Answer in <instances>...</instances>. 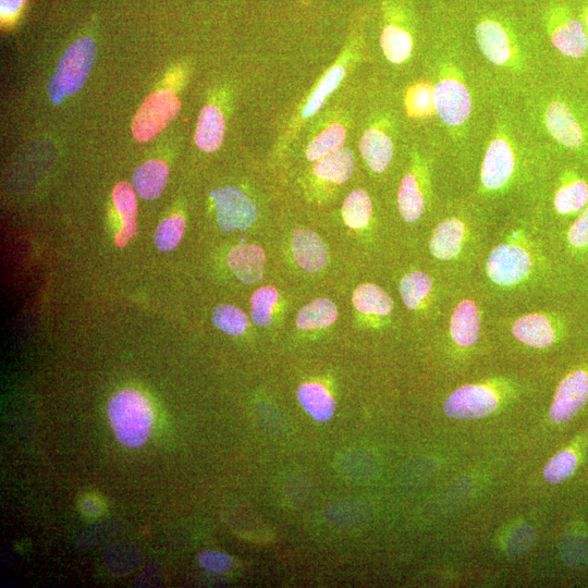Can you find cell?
<instances>
[{
    "mask_svg": "<svg viewBox=\"0 0 588 588\" xmlns=\"http://www.w3.org/2000/svg\"><path fill=\"white\" fill-rule=\"evenodd\" d=\"M544 124L552 138L566 148L577 149L586 142L583 124L569 106L563 101L555 100L548 105L544 111Z\"/></svg>",
    "mask_w": 588,
    "mask_h": 588,
    "instance_id": "12",
    "label": "cell"
},
{
    "mask_svg": "<svg viewBox=\"0 0 588 588\" xmlns=\"http://www.w3.org/2000/svg\"><path fill=\"white\" fill-rule=\"evenodd\" d=\"M465 237L464 222L456 217L446 218L434 228L431 234L430 252L438 259H453L460 254Z\"/></svg>",
    "mask_w": 588,
    "mask_h": 588,
    "instance_id": "15",
    "label": "cell"
},
{
    "mask_svg": "<svg viewBox=\"0 0 588 588\" xmlns=\"http://www.w3.org/2000/svg\"><path fill=\"white\" fill-rule=\"evenodd\" d=\"M515 168V154L510 139L504 134L494 136L486 150L480 181L488 191L503 187L512 177Z\"/></svg>",
    "mask_w": 588,
    "mask_h": 588,
    "instance_id": "11",
    "label": "cell"
},
{
    "mask_svg": "<svg viewBox=\"0 0 588 588\" xmlns=\"http://www.w3.org/2000/svg\"><path fill=\"white\" fill-rule=\"evenodd\" d=\"M397 208L402 218L416 222L425 211V196L415 173H406L402 179L397 193Z\"/></svg>",
    "mask_w": 588,
    "mask_h": 588,
    "instance_id": "26",
    "label": "cell"
},
{
    "mask_svg": "<svg viewBox=\"0 0 588 588\" xmlns=\"http://www.w3.org/2000/svg\"><path fill=\"white\" fill-rule=\"evenodd\" d=\"M567 242L574 249L588 246V205L580 211L567 231Z\"/></svg>",
    "mask_w": 588,
    "mask_h": 588,
    "instance_id": "39",
    "label": "cell"
},
{
    "mask_svg": "<svg viewBox=\"0 0 588 588\" xmlns=\"http://www.w3.org/2000/svg\"><path fill=\"white\" fill-rule=\"evenodd\" d=\"M579 19L583 22V25L585 27V30L588 35V1H586L579 12Z\"/></svg>",
    "mask_w": 588,
    "mask_h": 588,
    "instance_id": "41",
    "label": "cell"
},
{
    "mask_svg": "<svg viewBox=\"0 0 588 588\" xmlns=\"http://www.w3.org/2000/svg\"><path fill=\"white\" fill-rule=\"evenodd\" d=\"M400 13L388 15V23L382 29L380 45L385 58L395 64L404 62L412 53L413 37L408 28L402 26Z\"/></svg>",
    "mask_w": 588,
    "mask_h": 588,
    "instance_id": "19",
    "label": "cell"
},
{
    "mask_svg": "<svg viewBox=\"0 0 588 588\" xmlns=\"http://www.w3.org/2000/svg\"><path fill=\"white\" fill-rule=\"evenodd\" d=\"M108 416L121 444L138 448L146 442L151 429L152 411L140 392L126 389L115 393L108 403Z\"/></svg>",
    "mask_w": 588,
    "mask_h": 588,
    "instance_id": "1",
    "label": "cell"
},
{
    "mask_svg": "<svg viewBox=\"0 0 588 588\" xmlns=\"http://www.w3.org/2000/svg\"><path fill=\"white\" fill-rule=\"evenodd\" d=\"M95 56V42L88 37L77 39L65 50L48 83L49 98L53 103H60L64 97L82 88Z\"/></svg>",
    "mask_w": 588,
    "mask_h": 588,
    "instance_id": "2",
    "label": "cell"
},
{
    "mask_svg": "<svg viewBox=\"0 0 588 588\" xmlns=\"http://www.w3.org/2000/svg\"><path fill=\"white\" fill-rule=\"evenodd\" d=\"M185 229V220L175 215L163 219L158 225L154 240L157 248L161 252L173 249L180 243Z\"/></svg>",
    "mask_w": 588,
    "mask_h": 588,
    "instance_id": "37",
    "label": "cell"
},
{
    "mask_svg": "<svg viewBox=\"0 0 588 588\" xmlns=\"http://www.w3.org/2000/svg\"><path fill=\"white\" fill-rule=\"evenodd\" d=\"M450 334L460 346H471L480 336V311L471 299L461 301L450 319Z\"/></svg>",
    "mask_w": 588,
    "mask_h": 588,
    "instance_id": "17",
    "label": "cell"
},
{
    "mask_svg": "<svg viewBox=\"0 0 588 588\" xmlns=\"http://www.w3.org/2000/svg\"><path fill=\"white\" fill-rule=\"evenodd\" d=\"M213 324L226 334L240 335L248 326L246 315L237 307L220 304L212 310Z\"/></svg>",
    "mask_w": 588,
    "mask_h": 588,
    "instance_id": "35",
    "label": "cell"
},
{
    "mask_svg": "<svg viewBox=\"0 0 588 588\" xmlns=\"http://www.w3.org/2000/svg\"><path fill=\"white\" fill-rule=\"evenodd\" d=\"M265 264L266 254L255 244L237 245L228 254L230 269L245 284H253L262 279Z\"/></svg>",
    "mask_w": 588,
    "mask_h": 588,
    "instance_id": "16",
    "label": "cell"
},
{
    "mask_svg": "<svg viewBox=\"0 0 588 588\" xmlns=\"http://www.w3.org/2000/svg\"><path fill=\"white\" fill-rule=\"evenodd\" d=\"M354 307L364 314L387 316L393 309V299L380 286L365 283L357 286L352 295Z\"/></svg>",
    "mask_w": 588,
    "mask_h": 588,
    "instance_id": "27",
    "label": "cell"
},
{
    "mask_svg": "<svg viewBox=\"0 0 588 588\" xmlns=\"http://www.w3.org/2000/svg\"><path fill=\"white\" fill-rule=\"evenodd\" d=\"M532 266L528 250L516 243L497 245L487 258L488 278L501 286L520 283L530 272Z\"/></svg>",
    "mask_w": 588,
    "mask_h": 588,
    "instance_id": "8",
    "label": "cell"
},
{
    "mask_svg": "<svg viewBox=\"0 0 588 588\" xmlns=\"http://www.w3.org/2000/svg\"><path fill=\"white\" fill-rule=\"evenodd\" d=\"M25 0H0L2 21L12 19L22 8Z\"/></svg>",
    "mask_w": 588,
    "mask_h": 588,
    "instance_id": "40",
    "label": "cell"
},
{
    "mask_svg": "<svg viewBox=\"0 0 588 588\" xmlns=\"http://www.w3.org/2000/svg\"><path fill=\"white\" fill-rule=\"evenodd\" d=\"M475 37L483 56L495 65H507L516 56V40L506 16L486 11L476 19Z\"/></svg>",
    "mask_w": 588,
    "mask_h": 588,
    "instance_id": "4",
    "label": "cell"
},
{
    "mask_svg": "<svg viewBox=\"0 0 588 588\" xmlns=\"http://www.w3.org/2000/svg\"><path fill=\"white\" fill-rule=\"evenodd\" d=\"M433 101L439 118L449 126L465 123L471 111L470 93L460 73L450 64L433 87Z\"/></svg>",
    "mask_w": 588,
    "mask_h": 588,
    "instance_id": "5",
    "label": "cell"
},
{
    "mask_svg": "<svg viewBox=\"0 0 588 588\" xmlns=\"http://www.w3.org/2000/svg\"><path fill=\"white\" fill-rule=\"evenodd\" d=\"M199 566L210 573L222 574L233 565V559L223 552L205 550L197 556Z\"/></svg>",
    "mask_w": 588,
    "mask_h": 588,
    "instance_id": "38",
    "label": "cell"
},
{
    "mask_svg": "<svg viewBox=\"0 0 588 588\" xmlns=\"http://www.w3.org/2000/svg\"><path fill=\"white\" fill-rule=\"evenodd\" d=\"M588 404V369L578 367L560 381L550 409L549 418L555 425L574 420Z\"/></svg>",
    "mask_w": 588,
    "mask_h": 588,
    "instance_id": "6",
    "label": "cell"
},
{
    "mask_svg": "<svg viewBox=\"0 0 588 588\" xmlns=\"http://www.w3.org/2000/svg\"><path fill=\"white\" fill-rule=\"evenodd\" d=\"M275 287L266 285L257 289L250 297V318L257 326H268L272 320V311L278 302Z\"/></svg>",
    "mask_w": 588,
    "mask_h": 588,
    "instance_id": "34",
    "label": "cell"
},
{
    "mask_svg": "<svg viewBox=\"0 0 588 588\" xmlns=\"http://www.w3.org/2000/svg\"><path fill=\"white\" fill-rule=\"evenodd\" d=\"M553 205L558 213L571 216L588 205V184L575 171H566L554 194Z\"/></svg>",
    "mask_w": 588,
    "mask_h": 588,
    "instance_id": "18",
    "label": "cell"
},
{
    "mask_svg": "<svg viewBox=\"0 0 588 588\" xmlns=\"http://www.w3.org/2000/svg\"><path fill=\"white\" fill-rule=\"evenodd\" d=\"M362 157L368 167L377 173L383 172L393 156V144L389 135L379 128H368L359 142Z\"/></svg>",
    "mask_w": 588,
    "mask_h": 588,
    "instance_id": "22",
    "label": "cell"
},
{
    "mask_svg": "<svg viewBox=\"0 0 588 588\" xmlns=\"http://www.w3.org/2000/svg\"><path fill=\"white\" fill-rule=\"evenodd\" d=\"M224 137V118L213 105L205 106L198 117L195 132L196 145L206 152L216 151Z\"/></svg>",
    "mask_w": 588,
    "mask_h": 588,
    "instance_id": "24",
    "label": "cell"
},
{
    "mask_svg": "<svg viewBox=\"0 0 588 588\" xmlns=\"http://www.w3.org/2000/svg\"><path fill=\"white\" fill-rule=\"evenodd\" d=\"M580 454L575 448H565L555 453L543 468L544 479L558 485L575 476L580 465Z\"/></svg>",
    "mask_w": 588,
    "mask_h": 588,
    "instance_id": "29",
    "label": "cell"
},
{
    "mask_svg": "<svg viewBox=\"0 0 588 588\" xmlns=\"http://www.w3.org/2000/svg\"><path fill=\"white\" fill-rule=\"evenodd\" d=\"M405 107L412 118H427L434 111L433 87L427 83L411 86L405 95Z\"/></svg>",
    "mask_w": 588,
    "mask_h": 588,
    "instance_id": "33",
    "label": "cell"
},
{
    "mask_svg": "<svg viewBox=\"0 0 588 588\" xmlns=\"http://www.w3.org/2000/svg\"><path fill=\"white\" fill-rule=\"evenodd\" d=\"M338 319V307L328 298H317L303 306L296 316V326L303 330L328 327Z\"/></svg>",
    "mask_w": 588,
    "mask_h": 588,
    "instance_id": "28",
    "label": "cell"
},
{
    "mask_svg": "<svg viewBox=\"0 0 588 588\" xmlns=\"http://www.w3.org/2000/svg\"><path fill=\"white\" fill-rule=\"evenodd\" d=\"M169 177L167 164L158 159L148 160L136 168L132 181L137 194L144 199H155L163 192Z\"/></svg>",
    "mask_w": 588,
    "mask_h": 588,
    "instance_id": "23",
    "label": "cell"
},
{
    "mask_svg": "<svg viewBox=\"0 0 588 588\" xmlns=\"http://www.w3.org/2000/svg\"><path fill=\"white\" fill-rule=\"evenodd\" d=\"M219 228L223 232L244 231L257 220L258 210L243 191L224 186L211 192Z\"/></svg>",
    "mask_w": 588,
    "mask_h": 588,
    "instance_id": "9",
    "label": "cell"
},
{
    "mask_svg": "<svg viewBox=\"0 0 588 588\" xmlns=\"http://www.w3.org/2000/svg\"><path fill=\"white\" fill-rule=\"evenodd\" d=\"M112 199L122 224L115 235V244L123 247L136 233L137 200L133 188L127 182H120L114 186Z\"/></svg>",
    "mask_w": 588,
    "mask_h": 588,
    "instance_id": "21",
    "label": "cell"
},
{
    "mask_svg": "<svg viewBox=\"0 0 588 588\" xmlns=\"http://www.w3.org/2000/svg\"><path fill=\"white\" fill-rule=\"evenodd\" d=\"M512 333L515 339L528 346L544 348L556 341V321L546 314H526L513 322Z\"/></svg>",
    "mask_w": 588,
    "mask_h": 588,
    "instance_id": "13",
    "label": "cell"
},
{
    "mask_svg": "<svg viewBox=\"0 0 588 588\" xmlns=\"http://www.w3.org/2000/svg\"><path fill=\"white\" fill-rule=\"evenodd\" d=\"M354 167V157L351 150L340 148L318 160L314 167V173L321 180L341 184L352 176Z\"/></svg>",
    "mask_w": 588,
    "mask_h": 588,
    "instance_id": "25",
    "label": "cell"
},
{
    "mask_svg": "<svg viewBox=\"0 0 588 588\" xmlns=\"http://www.w3.org/2000/svg\"><path fill=\"white\" fill-rule=\"evenodd\" d=\"M431 289L432 282L429 275L418 270L405 274L399 285L401 297L409 309L419 308Z\"/></svg>",
    "mask_w": 588,
    "mask_h": 588,
    "instance_id": "31",
    "label": "cell"
},
{
    "mask_svg": "<svg viewBox=\"0 0 588 588\" xmlns=\"http://www.w3.org/2000/svg\"><path fill=\"white\" fill-rule=\"evenodd\" d=\"M498 406V396L483 384H466L445 400L443 412L455 419H476L491 414Z\"/></svg>",
    "mask_w": 588,
    "mask_h": 588,
    "instance_id": "10",
    "label": "cell"
},
{
    "mask_svg": "<svg viewBox=\"0 0 588 588\" xmlns=\"http://www.w3.org/2000/svg\"><path fill=\"white\" fill-rule=\"evenodd\" d=\"M346 138V132L340 124H333L314 137L307 146L306 157L309 161L321 158L342 148Z\"/></svg>",
    "mask_w": 588,
    "mask_h": 588,
    "instance_id": "32",
    "label": "cell"
},
{
    "mask_svg": "<svg viewBox=\"0 0 588 588\" xmlns=\"http://www.w3.org/2000/svg\"><path fill=\"white\" fill-rule=\"evenodd\" d=\"M292 254L297 265L307 272H317L328 264V249L315 232L297 228L292 235Z\"/></svg>",
    "mask_w": 588,
    "mask_h": 588,
    "instance_id": "14",
    "label": "cell"
},
{
    "mask_svg": "<svg viewBox=\"0 0 588 588\" xmlns=\"http://www.w3.org/2000/svg\"><path fill=\"white\" fill-rule=\"evenodd\" d=\"M296 397L303 409L316 421H328L334 415V397L319 382L302 383L296 390Z\"/></svg>",
    "mask_w": 588,
    "mask_h": 588,
    "instance_id": "20",
    "label": "cell"
},
{
    "mask_svg": "<svg viewBox=\"0 0 588 588\" xmlns=\"http://www.w3.org/2000/svg\"><path fill=\"white\" fill-rule=\"evenodd\" d=\"M344 74L345 70L341 65L333 66L329 70L304 107V118L311 117L319 110L326 97L339 86Z\"/></svg>",
    "mask_w": 588,
    "mask_h": 588,
    "instance_id": "36",
    "label": "cell"
},
{
    "mask_svg": "<svg viewBox=\"0 0 588 588\" xmlns=\"http://www.w3.org/2000/svg\"><path fill=\"white\" fill-rule=\"evenodd\" d=\"M371 212V198L364 189H354L343 201L342 218L345 224L352 229L366 226L370 220Z\"/></svg>",
    "mask_w": 588,
    "mask_h": 588,
    "instance_id": "30",
    "label": "cell"
},
{
    "mask_svg": "<svg viewBox=\"0 0 588 588\" xmlns=\"http://www.w3.org/2000/svg\"><path fill=\"white\" fill-rule=\"evenodd\" d=\"M542 20L552 45L564 56L581 58L588 51V35L579 16L563 1L549 2Z\"/></svg>",
    "mask_w": 588,
    "mask_h": 588,
    "instance_id": "3",
    "label": "cell"
},
{
    "mask_svg": "<svg viewBox=\"0 0 588 588\" xmlns=\"http://www.w3.org/2000/svg\"><path fill=\"white\" fill-rule=\"evenodd\" d=\"M180 110V101L171 90L149 95L135 113L132 133L138 142H147L161 132Z\"/></svg>",
    "mask_w": 588,
    "mask_h": 588,
    "instance_id": "7",
    "label": "cell"
}]
</instances>
